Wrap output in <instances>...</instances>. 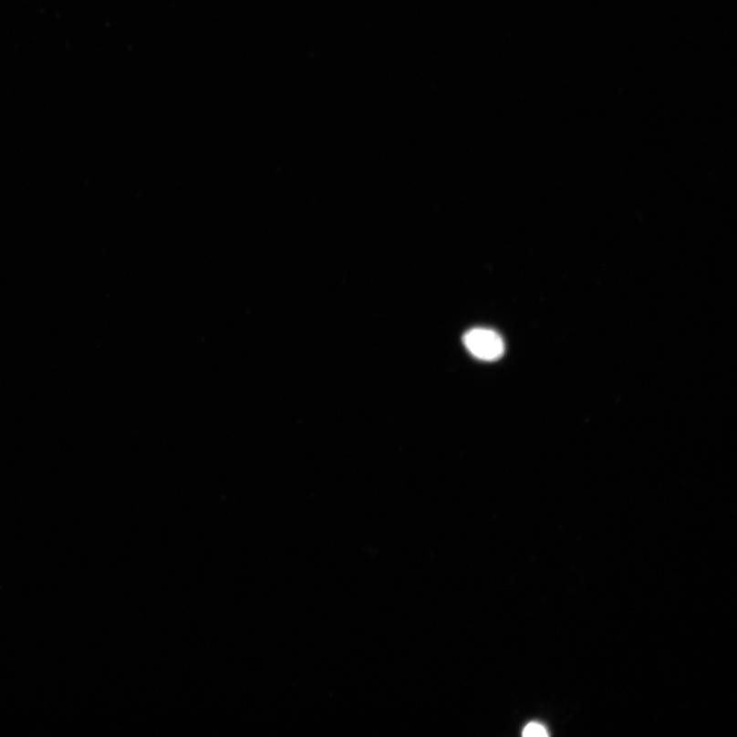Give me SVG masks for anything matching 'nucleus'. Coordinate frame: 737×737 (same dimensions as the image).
<instances>
[{
    "label": "nucleus",
    "instance_id": "nucleus-2",
    "mask_svg": "<svg viewBox=\"0 0 737 737\" xmlns=\"http://www.w3.org/2000/svg\"><path fill=\"white\" fill-rule=\"evenodd\" d=\"M523 735L525 737H546L549 733L543 724L532 722L524 727Z\"/></svg>",
    "mask_w": 737,
    "mask_h": 737
},
{
    "label": "nucleus",
    "instance_id": "nucleus-1",
    "mask_svg": "<svg viewBox=\"0 0 737 737\" xmlns=\"http://www.w3.org/2000/svg\"><path fill=\"white\" fill-rule=\"evenodd\" d=\"M463 343L469 353L482 361H497L505 353V343L496 331L474 328L465 333Z\"/></svg>",
    "mask_w": 737,
    "mask_h": 737
}]
</instances>
